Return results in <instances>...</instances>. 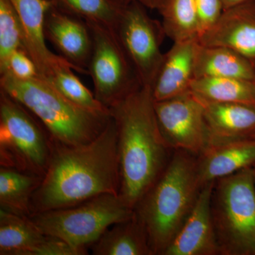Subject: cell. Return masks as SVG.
<instances>
[{
	"mask_svg": "<svg viewBox=\"0 0 255 255\" xmlns=\"http://www.w3.org/2000/svg\"><path fill=\"white\" fill-rule=\"evenodd\" d=\"M120 167L114 119L93 140L79 145L53 141L41 184L32 196L31 214L81 204L104 194H119Z\"/></svg>",
	"mask_w": 255,
	"mask_h": 255,
	"instance_id": "cell-1",
	"label": "cell"
},
{
	"mask_svg": "<svg viewBox=\"0 0 255 255\" xmlns=\"http://www.w3.org/2000/svg\"><path fill=\"white\" fill-rule=\"evenodd\" d=\"M110 110L117 128L119 195L134 210L163 172L174 150L159 130L151 87H142Z\"/></svg>",
	"mask_w": 255,
	"mask_h": 255,
	"instance_id": "cell-2",
	"label": "cell"
},
{
	"mask_svg": "<svg viewBox=\"0 0 255 255\" xmlns=\"http://www.w3.org/2000/svg\"><path fill=\"white\" fill-rule=\"evenodd\" d=\"M202 187L196 155L174 150L163 172L134 209L147 232L152 255H163L189 217Z\"/></svg>",
	"mask_w": 255,
	"mask_h": 255,
	"instance_id": "cell-3",
	"label": "cell"
},
{
	"mask_svg": "<svg viewBox=\"0 0 255 255\" xmlns=\"http://www.w3.org/2000/svg\"><path fill=\"white\" fill-rule=\"evenodd\" d=\"M0 90L19 102L39 121L55 143H87L103 131L111 114L96 113L75 105L49 82L38 76L29 80L0 75Z\"/></svg>",
	"mask_w": 255,
	"mask_h": 255,
	"instance_id": "cell-4",
	"label": "cell"
},
{
	"mask_svg": "<svg viewBox=\"0 0 255 255\" xmlns=\"http://www.w3.org/2000/svg\"><path fill=\"white\" fill-rule=\"evenodd\" d=\"M211 214L220 255H255L254 167L215 181Z\"/></svg>",
	"mask_w": 255,
	"mask_h": 255,
	"instance_id": "cell-5",
	"label": "cell"
},
{
	"mask_svg": "<svg viewBox=\"0 0 255 255\" xmlns=\"http://www.w3.org/2000/svg\"><path fill=\"white\" fill-rule=\"evenodd\" d=\"M133 214L119 194H104L78 205L35 213L29 219L43 234L87 248L111 226Z\"/></svg>",
	"mask_w": 255,
	"mask_h": 255,
	"instance_id": "cell-6",
	"label": "cell"
},
{
	"mask_svg": "<svg viewBox=\"0 0 255 255\" xmlns=\"http://www.w3.org/2000/svg\"><path fill=\"white\" fill-rule=\"evenodd\" d=\"M53 140L43 124L22 105L0 90V164L43 177Z\"/></svg>",
	"mask_w": 255,
	"mask_h": 255,
	"instance_id": "cell-7",
	"label": "cell"
},
{
	"mask_svg": "<svg viewBox=\"0 0 255 255\" xmlns=\"http://www.w3.org/2000/svg\"><path fill=\"white\" fill-rule=\"evenodd\" d=\"M85 21L93 41L87 71L96 98L110 109L143 86L117 31L96 21Z\"/></svg>",
	"mask_w": 255,
	"mask_h": 255,
	"instance_id": "cell-8",
	"label": "cell"
},
{
	"mask_svg": "<svg viewBox=\"0 0 255 255\" xmlns=\"http://www.w3.org/2000/svg\"><path fill=\"white\" fill-rule=\"evenodd\" d=\"M143 5L128 0L116 28L122 46L143 87H152L164 53L166 36L162 22L151 17Z\"/></svg>",
	"mask_w": 255,
	"mask_h": 255,
	"instance_id": "cell-9",
	"label": "cell"
},
{
	"mask_svg": "<svg viewBox=\"0 0 255 255\" xmlns=\"http://www.w3.org/2000/svg\"><path fill=\"white\" fill-rule=\"evenodd\" d=\"M156 119L166 142L173 150L196 156L210 142L202 102L189 92L163 101H154Z\"/></svg>",
	"mask_w": 255,
	"mask_h": 255,
	"instance_id": "cell-10",
	"label": "cell"
},
{
	"mask_svg": "<svg viewBox=\"0 0 255 255\" xmlns=\"http://www.w3.org/2000/svg\"><path fill=\"white\" fill-rule=\"evenodd\" d=\"M21 21L24 48L34 62L39 77L47 81L57 72L72 68L80 73L75 65L48 48L45 35L47 13L55 4L53 0H9Z\"/></svg>",
	"mask_w": 255,
	"mask_h": 255,
	"instance_id": "cell-11",
	"label": "cell"
},
{
	"mask_svg": "<svg viewBox=\"0 0 255 255\" xmlns=\"http://www.w3.org/2000/svg\"><path fill=\"white\" fill-rule=\"evenodd\" d=\"M46 40L80 73L88 75L92 51V37L85 20L64 11L56 4L47 13L45 21Z\"/></svg>",
	"mask_w": 255,
	"mask_h": 255,
	"instance_id": "cell-12",
	"label": "cell"
},
{
	"mask_svg": "<svg viewBox=\"0 0 255 255\" xmlns=\"http://www.w3.org/2000/svg\"><path fill=\"white\" fill-rule=\"evenodd\" d=\"M214 184L202 187L189 217L163 255H220L211 214Z\"/></svg>",
	"mask_w": 255,
	"mask_h": 255,
	"instance_id": "cell-13",
	"label": "cell"
},
{
	"mask_svg": "<svg viewBox=\"0 0 255 255\" xmlns=\"http://www.w3.org/2000/svg\"><path fill=\"white\" fill-rule=\"evenodd\" d=\"M198 41L203 46L229 48L255 64V1L225 9Z\"/></svg>",
	"mask_w": 255,
	"mask_h": 255,
	"instance_id": "cell-14",
	"label": "cell"
},
{
	"mask_svg": "<svg viewBox=\"0 0 255 255\" xmlns=\"http://www.w3.org/2000/svg\"><path fill=\"white\" fill-rule=\"evenodd\" d=\"M255 165V138L210 142L196 156V171L201 185Z\"/></svg>",
	"mask_w": 255,
	"mask_h": 255,
	"instance_id": "cell-15",
	"label": "cell"
},
{
	"mask_svg": "<svg viewBox=\"0 0 255 255\" xmlns=\"http://www.w3.org/2000/svg\"><path fill=\"white\" fill-rule=\"evenodd\" d=\"M198 39L174 43L163 60L151 87L155 102L169 100L190 92L195 79L194 68Z\"/></svg>",
	"mask_w": 255,
	"mask_h": 255,
	"instance_id": "cell-16",
	"label": "cell"
},
{
	"mask_svg": "<svg viewBox=\"0 0 255 255\" xmlns=\"http://www.w3.org/2000/svg\"><path fill=\"white\" fill-rule=\"evenodd\" d=\"M199 98L204 107L209 143L248 138L255 133V106L209 102Z\"/></svg>",
	"mask_w": 255,
	"mask_h": 255,
	"instance_id": "cell-17",
	"label": "cell"
},
{
	"mask_svg": "<svg viewBox=\"0 0 255 255\" xmlns=\"http://www.w3.org/2000/svg\"><path fill=\"white\" fill-rule=\"evenodd\" d=\"M255 64L234 50L199 43L194 75L200 78H233L253 80Z\"/></svg>",
	"mask_w": 255,
	"mask_h": 255,
	"instance_id": "cell-18",
	"label": "cell"
},
{
	"mask_svg": "<svg viewBox=\"0 0 255 255\" xmlns=\"http://www.w3.org/2000/svg\"><path fill=\"white\" fill-rule=\"evenodd\" d=\"M91 246L95 255H152L147 232L135 211L130 219L111 226Z\"/></svg>",
	"mask_w": 255,
	"mask_h": 255,
	"instance_id": "cell-19",
	"label": "cell"
},
{
	"mask_svg": "<svg viewBox=\"0 0 255 255\" xmlns=\"http://www.w3.org/2000/svg\"><path fill=\"white\" fill-rule=\"evenodd\" d=\"M43 177L17 169L0 168V209L30 217L32 196Z\"/></svg>",
	"mask_w": 255,
	"mask_h": 255,
	"instance_id": "cell-20",
	"label": "cell"
},
{
	"mask_svg": "<svg viewBox=\"0 0 255 255\" xmlns=\"http://www.w3.org/2000/svg\"><path fill=\"white\" fill-rule=\"evenodd\" d=\"M46 237L29 217L0 209V255H27Z\"/></svg>",
	"mask_w": 255,
	"mask_h": 255,
	"instance_id": "cell-21",
	"label": "cell"
},
{
	"mask_svg": "<svg viewBox=\"0 0 255 255\" xmlns=\"http://www.w3.org/2000/svg\"><path fill=\"white\" fill-rule=\"evenodd\" d=\"M190 91L209 102L239 103L255 107V85L253 80L233 78L194 79Z\"/></svg>",
	"mask_w": 255,
	"mask_h": 255,
	"instance_id": "cell-22",
	"label": "cell"
},
{
	"mask_svg": "<svg viewBox=\"0 0 255 255\" xmlns=\"http://www.w3.org/2000/svg\"><path fill=\"white\" fill-rule=\"evenodd\" d=\"M166 36L174 43L198 39L199 16L195 0H167L159 10Z\"/></svg>",
	"mask_w": 255,
	"mask_h": 255,
	"instance_id": "cell-23",
	"label": "cell"
},
{
	"mask_svg": "<svg viewBox=\"0 0 255 255\" xmlns=\"http://www.w3.org/2000/svg\"><path fill=\"white\" fill-rule=\"evenodd\" d=\"M64 11L115 30L128 0H53Z\"/></svg>",
	"mask_w": 255,
	"mask_h": 255,
	"instance_id": "cell-24",
	"label": "cell"
},
{
	"mask_svg": "<svg viewBox=\"0 0 255 255\" xmlns=\"http://www.w3.org/2000/svg\"><path fill=\"white\" fill-rule=\"evenodd\" d=\"M73 70L72 68L60 70L48 82L75 105L96 113L110 114V109L96 98L95 94L83 85Z\"/></svg>",
	"mask_w": 255,
	"mask_h": 255,
	"instance_id": "cell-25",
	"label": "cell"
},
{
	"mask_svg": "<svg viewBox=\"0 0 255 255\" xmlns=\"http://www.w3.org/2000/svg\"><path fill=\"white\" fill-rule=\"evenodd\" d=\"M19 49L25 50L21 21L9 0H0V75L10 56Z\"/></svg>",
	"mask_w": 255,
	"mask_h": 255,
	"instance_id": "cell-26",
	"label": "cell"
},
{
	"mask_svg": "<svg viewBox=\"0 0 255 255\" xmlns=\"http://www.w3.org/2000/svg\"><path fill=\"white\" fill-rule=\"evenodd\" d=\"M87 254V248H77L67 242L46 236L41 243L28 252L27 255H85Z\"/></svg>",
	"mask_w": 255,
	"mask_h": 255,
	"instance_id": "cell-27",
	"label": "cell"
},
{
	"mask_svg": "<svg viewBox=\"0 0 255 255\" xmlns=\"http://www.w3.org/2000/svg\"><path fill=\"white\" fill-rule=\"evenodd\" d=\"M5 73H9L21 80H29L39 76L34 62L23 49L16 50L10 56Z\"/></svg>",
	"mask_w": 255,
	"mask_h": 255,
	"instance_id": "cell-28",
	"label": "cell"
},
{
	"mask_svg": "<svg viewBox=\"0 0 255 255\" xmlns=\"http://www.w3.org/2000/svg\"><path fill=\"white\" fill-rule=\"evenodd\" d=\"M195 1L199 16V38L219 20L224 8L221 0H195Z\"/></svg>",
	"mask_w": 255,
	"mask_h": 255,
	"instance_id": "cell-29",
	"label": "cell"
},
{
	"mask_svg": "<svg viewBox=\"0 0 255 255\" xmlns=\"http://www.w3.org/2000/svg\"><path fill=\"white\" fill-rule=\"evenodd\" d=\"M140 3L147 9L159 10L163 6L167 0H132Z\"/></svg>",
	"mask_w": 255,
	"mask_h": 255,
	"instance_id": "cell-30",
	"label": "cell"
},
{
	"mask_svg": "<svg viewBox=\"0 0 255 255\" xmlns=\"http://www.w3.org/2000/svg\"><path fill=\"white\" fill-rule=\"evenodd\" d=\"M225 9H229L238 5L245 4V3L251 2L255 0H221Z\"/></svg>",
	"mask_w": 255,
	"mask_h": 255,
	"instance_id": "cell-31",
	"label": "cell"
},
{
	"mask_svg": "<svg viewBox=\"0 0 255 255\" xmlns=\"http://www.w3.org/2000/svg\"><path fill=\"white\" fill-rule=\"evenodd\" d=\"M253 82H254V84H255V70L254 78H253Z\"/></svg>",
	"mask_w": 255,
	"mask_h": 255,
	"instance_id": "cell-32",
	"label": "cell"
},
{
	"mask_svg": "<svg viewBox=\"0 0 255 255\" xmlns=\"http://www.w3.org/2000/svg\"><path fill=\"white\" fill-rule=\"evenodd\" d=\"M254 177H255V165L254 166Z\"/></svg>",
	"mask_w": 255,
	"mask_h": 255,
	"instance_id": "cell-33",
	"label": "cell"
},
{
	"mask_svg": "<svg viewBox=\"0 0 255 255\" xmlns=\"http://www.w3.org/2000/svg\"><path fill=\"white\" fill-rule=\"evenodd\" d=\"M252 137H254V138H255V133L253 135V136H252Z\"/></svg>",
	"mask_w": 255,
	"mask_h": 255,
	"instance_id": "cell-34",
	"label": "cell"
}]
</instances>
